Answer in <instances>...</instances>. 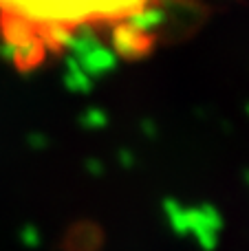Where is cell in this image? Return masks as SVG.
<instances>
[{"label": "cell", "instance_id": "obj_1", "mask_svg": "<svg viewBox=\"0 0 249 251\" xmlns=\"http://www.w3.org/2000/svg\"><path fill=\"white\" fill-rule=\"evenodd\" d=\"M170 0H0V44L25 71L44 64L84 35L146 42L141 25Z\"/></svg>", "mask_w": 249, "mask_h": 251}]
</instances>
